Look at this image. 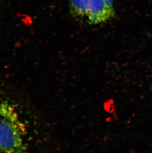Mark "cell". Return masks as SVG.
<instances>
[{
    "instance_id": "1",
    "label": "cell",
    "mask_w": 152,
    "mask_h": 153,
    "mask_svg": "<svg viewBox=\"0 0 152 153\" xmlns=\"http://www.w3.org/2000/svg\"><path fill=\"white\" fill-rule=\"evenodd\" d=\"M26 128L15 107L0 99V153H27Z\"/></svg>"
},
{
    "instance_id": "2",
    "label": "cell",
    "mask_w": 152,
    "mask_h": 153,
    "mask_svg": "<svg viewBox=\"0 0 152 153\" xmlns=\"http://www.w3.org/2000/svg\"><path fill=\"white\" fill-rule=\"evenodd\" d=\"M69 3L73 17L89 25L106 22L115 16L113 0H69Z\"/></svg>"
}]
</instances>
